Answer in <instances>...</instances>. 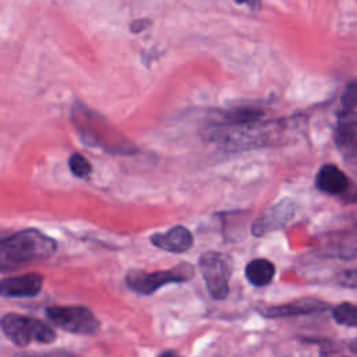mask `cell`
<instances>
[{"instance_id":"obj_6","label":"cell","mask_w":357,"mask_h":357,"mask_svg":"<svg viewBox=\"0 0 357 357\" xmlns=\"http://www.w3.org/2000/svg\"><path fill=\"white\" fill-rule=\"evenodd\" d=\"M296 213V204L289 199H280L266 208L251 225V233L255 237H262L271 231L283 229Z\"/></svg>"},{"instance_id":"obj_8","label":"cell","mask_w":357,"mask_h":357,"mask_svg":"<svg viewBox=\"0 0 357 357\" xmlns=\"http://www.w3.org/2000/svg\"><path fill=\"white\" fill-rule=\"evenodd\" d=\"M45 278L39 272H28L17 276H8L1 279L0 294L3 297H35L40 293Z\"/></svg>"},{"instance_id":"obj_3","label":"cell","mask_w":357,"mask_h":357,"mask_svg":"<svg viewBox=\"0 0 357 357\" xmlns=\"http://www.w3.org/2000/svg\"><path fill=\"white\" fill-rule=\"evenodd\" d=\"M195 276V266L190 262H178L170 269L146 272L132 268L126 273V286L137 294L149 296L170 283H185Z\"/></svg>"},{"instance_id":"obj_15","label":"cell","mask_w":357,"mask_h":357,"mask_svg":"<svg viewBox=\"0 0 357 357\" xmlns=\"http://www.w3.org/2000/svg\"><path fill=\"white\" fill-rule=\"evenodd\" d=\"M67 163H68V169H70L71 174L75 176L77 178L86 180L92 173V165L84 155H81L78 152L71 153Z\"/></svg>"},{"instance_id":"obj_13","label":"cell","mask_w":357,"mask_h":357,"mask_svg":"<svg viewBox=\"0 0 357 357\" xmlns=\"http://www.w3.org/2000/svg\"><path fill=\"white\" fill-rule=\"evenodd\" d=\"M262 114L264 112L257 107H237V109H231L222 113L220 124H226L229 127L248 126V124L258 123Z\"/></svg>"},{"instance_id":"obj_14","label":"cell","mask_w":357,"mask_h":357,"mask_svg":"<svg viewBox=\"0 0 357 357\" xmlns=\"http://www.w3.org/2000/svg\"><path fill=\"white\" fill-rule=\"evenodd\" d=\"M332 315L339 325L357 326V305L354 304L342 303L333 308Z\"/></svg>"},{"instance_id":"obj_1","label":"cell","mask_w":357,"mask_h":357,"mask_svg":"<svg viewBox=\"0 0 357 357\" xmlns=\"http://www.w3.org/2000/svg\"><path fill=\"white\" fill-rule=\"evenodd\" d=\"M57 250L54 238L38 229H24L0 241V268L3 272L50 258Z\"/></svg>"},{"instance_id":"obj_9","label":"cell","mask_w":357,"mask_h":357,"mask_svg":"<svg viewBox=\"0 0 357 357\" xmlns=\"http://www.w3.org/2000/svg\"><path fill=\"white\" fill-rule=\"evenodd\" d=\"M329 305L318 298H300L286 304L279 305H266L258 308V312L265 318H287V317H297V315H307L314 312H321L328 310Z\"/></svg>"},{"instance_id":"obj_12","label":"cell","mask_w":357,"mask_h":357,"mask_svg":"<svg viewBox=\"0 0 357 357\" xmlns=\"http://www.w3.org/2000/svg\"><path fill=\"white\" fill-rule=\"evenodd\" d=\"M276 268L273 262L266 258H255L250 261L244 268V275L247 280L255 287L268 286L275 278Z\"/></svg>"},{"instance_id":"obj_7","label":"cell","mask_w":357,"mask_h":357,"mask_svg":"<svg viewBox=\"0 0 357 357\" xmlns=\"http://www.w3.org/2000/svg\"><path fill=\"white\" fill-rule=\"evenodd\" d=\"M333 139L347 163L357 165V112H340Z\"/></svg>"},{"instance_id":"obj_17","label":"cell","mask_w":357,"mask_h":357,"mask_svg":"<svg viewBox=\"0 0 357 357\" xmlns=\"http://www.w3.org/2000/svg\"><path fill=\"white\" fill-rule=\"evenodd\" d=\"M337 283L350 287V289H357V269H346L342 271L337 275Z\"/></svg>"},{"instance_id":"obj_11","label":"cell","mask_w":357,"mask_h":357,"mask_svg":"<svg viewBox=\"0 0 357 357\" xmlns=\"http://www.w3.org/2000/svg\"><path fill=\"white\" fill-rule=\"evenodd\" d=\"M315 187L329 195H342L349 187L347 176L335 165H324L315 177Z\"/></svg>"},{"instance_id":"obj_4","label":"cell","mask_w":357,"mask_h":357,"mask_svg":"<svg viewBox=\"0 0 357 357\" xmlns=\"http://www.w3.org/2000/svg\"><path fill=\"white\" fill-rule=\"evenodd\" d=\"M47 319L56 326L74 335L92 336L100 329V321L93 311L81 304L75 305H47L45 308Z\"/></svg>"},{"instance_id":"obj_5","label":"cell","mask_w":357,"mask_h":357,"mask_svg":"<svg viewBox=\"0 0 357 357\" xmlns=\"http://www.w3.org/2000/svg\"><path fill=\"white\" fill-rule=\"evenodd\" d=\"M198 266L209 296L215 300H225L230 291L229 283L233 273L231 257L219 251H206L199 257Z\"/></svg>"},{"instance_id":"obj_10","label":"cell","mask_w":357,"mask_h":357,"mask_svg":"<svg viewBox=\"0 0 357 357\" xmlns=\"http://www.w3.org/2000/svg\"><path fill=\"white\" fill-rule=\"evenodd\" d=\"M149 241L156 248H160L173 254H183L194 245L192 233L183 225L172 226L165 233H153L149 237Z\"/></svg>"},{"instance_id":"obj_2","label":"cell","mask_w":357,"mask_h":357,"mask_svg":"<svg viewBox=\"0 0 357 357\" xmlns=\"http://www.w3.org/2000/svg\"><path fill=\"white\" fill-rule=\"evenodd\" d=\"M1 333L15 346L26 347L32 342L40 344H50L57 339L52 325L42 319L21 315L17 312H7L0 319Z\"/></svg>"},{"instance_id":"obj_18","label":"cell","mask_w":357,"mask_h":357,"mask_svg":"<svg viewBox=\"0 0 357 357\" xmlns=\"http://www.w3.org/2000/svg\"><path fill=\"white\" fill-rule=\"evenodd\" d=\"M234 1L238 3V4H245V6L252 7V8H257L261 3V0H234Z\"/></svg>"},{"instance_id":"obj_16","label":"cell","mask_w":357,"mask_h":357,"mask_svg":"<svg viewBox=\"0 0 357 357\" xmlns=\"http://www.w3.org/2000/svg\"><path fill=\"white\" fill-rule=\"evenodd\" d=\"M342 109L340 112H351L357 107V79L350 81L342 93Z\"/></svg>"}]
</instances>
